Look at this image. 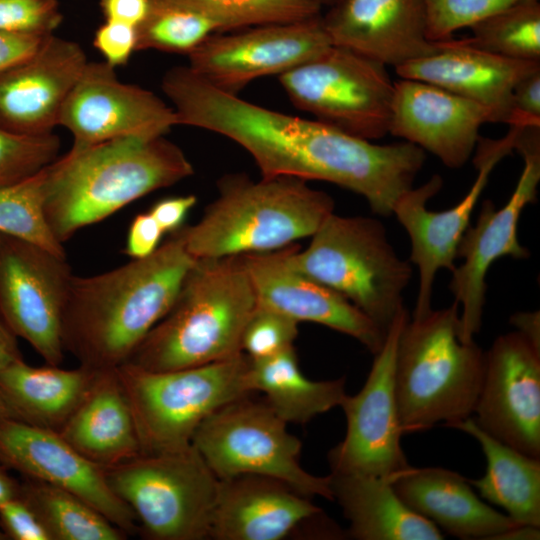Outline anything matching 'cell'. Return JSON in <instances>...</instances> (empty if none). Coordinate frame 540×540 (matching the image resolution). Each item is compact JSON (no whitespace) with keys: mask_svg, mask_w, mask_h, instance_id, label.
Wrapping results in <instances>:
<instances>
[{"mask_svg":"<svg viewBox=\"0 0 540 540\" xmlns=\"http://www.w3.org/2000/svg\"><path fill=\"white\" fill-rule=\"evenodd\" d=\"M216 131L245 149L263 177L330 182L361 195L381 216L392 214L425 162L424 150L410 142L375 144L238 96L221 106Z\"/></svg>","mask_w":540,"mask_h":540,"instance_id":"obj_1","label":"cell"},{"mask_svg":"<svg viewBox=\"0 0 540 540\" xmlns=\"http://www.w3.org/2000/svg\"><path fill=\"white\" fill-rule=\"evenodd\" d=\"M182 227L146 258L92 276L73 275L62 341L79 365L104 370L126 363L170 310L196 260Z\"/></svg>","mask_w":540,"mask_h":540,"instance_id":"obj_2","label":"cell"},{"mask_svg":"<svg viewBox=\"0 0 540 540\" xmlns=\"http://www.w3.org/2000/svg\"><path fill=\"white\" fill-rule=\"evenodd\" d=\"M193 173L185 153L165 135L71 147L45 168L44 214L63 244L82 228Z\"/></svg>","mask_w":540,"mask_h":540,"instance_id":"obj_3","label":"cell"},{"mask_svg":"<svg viewBox=\"0 0 540 540\" xmlns=\"http://www.w3.org/2000/svg\"><path fill=\"white\" fill-rule=\"evenodd\" d=\"M256 305L240 255L196 259L170 310L126 363L171 371L234 357L242 353L243 331Z\"/></svg>","mask_w":540,"mask_h":540,"instance_id":"obj_4","label":"cell"},{"mask_svg":"<svg viewBox=\"0 0 540 540\" xmlns=\"http://www.w3.org/2000/svg\"><path fill=\"white\" fill-rule=\"evenodd\" d=\"M334 207L303 179L228 174L200 220L182 227L185 246L196 259L279 250L311 237Z\"/></svg>","mask_w":540,"mask_h":540,"instance_id":"obj_5","label":"cell"},{"mask_svg":"<svg viewBox=\"0 0 540 540\" xmlns=\"http://www.w3.org/2000/svg\"><path fill=\"white\" fill-rule=\"evenodd\" d=\"M459 305L408 318L398 335L394 388L403 433L445 426L473 415L485 352L458 338Z\"/></svg>","mask_w":540,"mask_h":540,"instance_id":"obj_6","label":"cell"},{"mask_svg":"<svg viewBox=\"0 0 540 540\" xmlns=\"http://www.w3.org/2000/svg\"><path fill=\"white\" fill-rule=\"evenodd\" d=\"M307 248L292 244L290 264L347 298L387 333L405 308L412 267L390 244L384 225L364 216L330 214Z\"/></svg>","mask_w":540,"mask_h":540,"instance_id":"obj_7","label":"cell"},{"mask_svg":"<svg viewBox=\"0 0 540 540\" xmlns=\"http://www.w3.org/2000/svg\"><path fill=\"white\" fill-rule=\"evenodd\" d=\"M250 358L226 360L171 371H148L124 363L116 368L129 402L141 452L185 449L200 424L213 412L250 395Z\"/></svg>","mask_w":540,"mask_h":540,"instance_id":"obj_8","label":"cell"},{"mask_svg":"<svg viewBox=\"0 0 540 540\" xmlns=\"http://www.w3.org/2000/svg\"><path fill=\"white\" fill-rule=\"evenodd\" d=\"M102 468L110 488L133 512L145 538L210 539L220 480L193 445L141 453Z\"/></svg>","mask_w":540,"mask_h":540,"instance_id":"obj_9","label":"cell"},{"mask_svg":"<svg viewBox=\"0 0 540 540\" xmlns=\"http://www.w3.org/2000/svg\"><path fill=\"white\" fill-rule=\"evenodd\" d=\"M266 401L249 395L222 406L197 428L192 445L219 480L260 475L301 495L333 501L329 475L316 476L299 462L302 444Z\"/></svg>","mask_w":540,"mask_h":540,"instance_id":"obj_10","label":"cell"},{"mask_svg":"<svg viewBox=\"0 0 540 540\" xmlns=\"http://www.w3.org/2000/svg\"><path fill=\"white\" fill-rule=\"evenodd\" d=\"M278 78L293 105L319 122L369 141L389 133L394 82L378 61L331 45Z\"/></svg>","mask_w":540,"mask_h":540,"instance_id":"obj_11","label":"cell"},{"mask_svg":"<svg viewBox=\"0 0 540 540\" xmlns=\"http://www.w3.org/2000/svg\"><path fill=\"white\" fill-rule=\"evenodd\" d=\"M524 168L507 203L496 208L491 200L483 201L474 226H468L457 247L463 262L452 271L449 288L461 306L458 338L470 343L480 331L487 285L486 274L499 258H528L529 251L517 236L520 215L527 204L534 203L540 181V127H518L515 146Z\"/></svg>","mask_w":540,"mask_h":540,"instance_id":"obj_12","label":"cell"},{"mask_svg":"<svg viewBox=\"0 0 540 540\" xmlns=\"http://www.w3.org/2000/svg\"><path fill=\"white\" fill-rule=\"evenodd\" d=\"M73 275L67 257L0 232V317L46 364L64 359L62 319Z\"/></svg>","mask_w":540,"mask_h":540,"instance_id":"obj_13","label":"cell"},{"mask_svg":"<svg viewBox=\"0 0 540 540\" xmlns=\"http://www.w3.org/2000/svg\"><path fill=\"white\" fill-rule=\"evenodd\" d=\"M409 318L403 308L390 326L361 390L340 405L347 429L328 453L331 473L392 479L410 465L401 446L403 433L394 388V361L399 332Z\"/></svg>","mask_w":540,"mask_h":540,"instance_id":"obj_14","label":"cell"},{"mask_svg":"<svg viewBox=\"0 0 540 540\" xmlns=\"http://www.w3.org/2000/svg\"><path fill=\"white\" fill-rule=\"evenodd\" d=\"M517 128L510 126L505 137L497 140L479 137L473 163L478 170L468 193L455 206L430 211L427 202L442 187V178L433 175L426 183L403 193L392 214L405 228L411 240L410 263L419 270V291L413 317L429 312L436 273L453 271L460 239L469 226L471 214L482 194L493 168L514 150Z\"/></svg>","mask_w":540,"mask_h":540,"instance_id":"obj_15","label":"cell"},{"mask_svg":"<svg viewBox=\"0 0 540 540\" xmlns=\"http://www.w3.org/2000/svg\"><path fill=\"white\" fill-rule=\"evenodd\" d=\"M332 42L322 16L209 36L188 55L189 67L213 86L233 94L251 81L285 72L326 51Z\"/></svg>","mask_w":540,"mask_h":540,"instance_id":"obj_16","label":"cell"},{"mask_svg":"<svg viewBox=\"0 0 540 540\" xmlns=\"http://www.w3.org/2000/svg\"><path fill=\"white\" fill-rule=\"evenodd\" d=\"M115 69L105 61H88L69 92L58 125L72 134V148L164 136L179 125L172 106L148 89L122 82Z\"/></svg>","mask_w":540,"mask_h":540,"instance_id":"obj_17","label":"cell"},{"mask_svg":"<svg viewBox=\"0 0 540 540\" xmlns=\"http://www.w3.org/2000/svg\"><path fill=\"white\" fill-rule=\"evenodd\" d=\"M473 414L492 437L540 458V349L518 331L498 336L485 352Z\"/></svg>","mask_w":540,"mask_h":540,"instance_id":"obj_18","label":"cell"},{"mask_svg":"<svg viewBox=\"0 0 540 540\" xmlns=\"http://www.w3.org/2000/svg\"><path fill=\"white\" fill-rule=\"evenodd\" d=\"M0 464L79 496L127 535L138 531L133 512L112 491L103 468L57 432L14 419L0 421Z\"/></svg>","mask_w":540,"mask_h":540,"instance_id":"obj_19","label":"cell"},{"mask_svg":"<svg viewBox=\"0 0 540 540\" xmlns=\"http://www.w3.org/2000/svg\"><path fill=\"white\" fill-rule=\"evenodd\" d=\"M288 249L240 255L257 306L280 312L298 323L324 325L353 337L373 354L379 352L387 333L343 295L296 270L288 260Z\"/></svg>","mask_w":540,"mask_h":540,"instance_id":"obj_20","label":"cell"},{"mask_svg":"<svg viewBox=\"0 0 540 540\" xmlns=\"http://www.w3.org/2000/svg\"><path fill=\"white\" fill-rule=\"evenodd\" d=\"M487 122H495L493 113L474 101L424 81L394 82L389 133L434 154L449 168L468 161Z\"/></svg>","mask_w":540,"mask_h":540,"instance_id":"obj_21","label":"cell"},{"mask_svg":"<svg viewBox=\"0 0 540 540\" xmlns=\"http://www.w3.org/2000/svg\"><path fill=\"white\" fill-rule=\"evenodd\" d=\"M87 62L78 43L47 36L32 55L0 73V127L25 135L53 132Z\"/></svg>","mask_w":540,"mask_h":540,"instance_id":"obj_22","label":"cell"},{"mask_svg":"<svg viewBox=\"0 0 540 540\" xmlns=\"http://www.w3.org/2000/svg\"><path fill=\"white\" fill-rule=\"evenodd\" d=\"M332 45L394 68L432 54L422 0H339L322 17Z\"/></svg>","mask_w":540,"mask_h":540,"instance_id":"obj_23","label":"cell"},{"mask_svg":"<svg viewBox=\"0 0 540 540\" xmlns=\"http://www.w3.org/2000/svg\"><path fill=\"white\" fill-rule=\"evenodd\" d=\"M323 514L286 483L266 476L220 480L210 539L281 540Z\"/></svg>","mask_w":540,"mask_h":540,"instance_id":"obj_24","label":"cell"},{"mask_svg":"<svg viewBox=\"0 0 540 540\" xmlns=\"http://www.w3.org/2000/svg\"><path fill=\"white\" fill-rule=\"evenodd\" d=\"M430 55L395 68L404 79L424 81L474 101L493 113L495 122L508 124L515 84L540 69V61L499 56L452 38L437 42Z\"/></svg>","mask_w":540,"mask_h":540,"instance_id":"obj_25","label":"cell"},{"mask_svg":"<svg viewBox=\"0 0 540 540\" xmlns=\"http://www.w3.org/2000/svg\"><path fill=\"white\" fill-rule=\"evenodd\" d=\"M391 484L411 510L461 539L491 540L518 525L485 503L465 477L451 470L409 466L394 475Z\"/></svg>","mask_w":540,"mask_h":540,"instance_id":"obj_26","label":"cell"},{"mask_svg":"<svg viewBox=\"0 0 540 540\" xmlns=\"http://www.w3.org/2000/svg\"><path fill=\"white\" fill-rule=\"evenodd\" d=\"M58 433L101 467L122 463L142 453L116 368L97 371L87 394Z\"/></svg>","mask_w":540,"mask_h":540,"instance_id":"obj_27","label":"cell"},{"mask_svg":"<svg viewBox=\"0 0 540 540\" xmlns=\"http://www.w3.org/2000/svg\"><path fill=\"white\" fill-rule=\"evenodd\" d=\"M333 500L357 540H441L439 528L411 510L397 495L391 479L368 475H329Z\"/></svg>","mask_w":540,"mask_h":540,"instance_id":"obj_28","label":"cell"},{"mask_svg":"<svg viewBox=\"0 0 540 540\" xmlns=\"http://www.w3.org/2000/svg\"><path fill=\"white\" fill-rule=\"evenodd\" d=\"M98 370L79 365L31 366L23 359L0 372V389L14 420L59 432L90 389Z\"/></svg>","mask_w":540,"mask_h":540,"instance_id":"obj_29","label":"cell"},{"mask_svg":"<svg viewBox=\"0 0 540 540\" xmlns=\"http://www.w3.org/2000/svg\"><path fill=\"white\" fill-rule=\"evenodd\" d=\"M472 436L486 458L485 474L467 479L480 497L503 508L514 522L540 527V458L497 440L470 416L450 424Z\"/></svg>","mask_w":540,"mask_h":540,"instance_id":"obj_30","label":"cell"},{"mask_svg":"<svg viewBox=\"0 0 540 540\" xmlns=\"http://www.w3.org/2000/svg\"><path fill=\"white\" fill-rule=\"evenodd\" d=\"M247 385L251 393L263 392L267 404L286 423L305 424L340 406L347 395L344 377L329 381L307 378L294 346L266 358H250Z\"/></svg>","mask_w":540,"mask_h":540,"instance_id":"obj_31","label":"cell"},{"mask_svg":"<svg viewBox=\"0 0 540 540\" xmlns=\"http://www.w3.org/2000/svg\"><path fill=\"white\" fill-rule=\"evenodd\" d=\"M19 496L36 513L51 540H123L127 534L79 496L24 477Z\"/></svg>","mask_w":540,"mask_h":540,"instance_id":"obj_32","label":"cell"},{"mask_svg":"<svg viewBox=\"0 0 540 540\" xmlns=\"http://www.w3.org/2000/svg\"><path fill=\"white\" fill-rule=\"evenodd\" d=\"M465 42L510 59L540 61L539 0L517 1L470 26Z\"/></svg>","mask_w":540,"mask_h":540,"instance_id":"obj_33","label":"cell"},{"mask_svg":"<svg viewBox=\"0 0 540 540\" xmlns=\"http://www.w3.org/2000/svg\"><path fill=\"white\" fill-rule=\"evenodd\" d=\"M149 10L137 27V51L191 54L209 36L220 32L210 17L173 0H149Z\"/></svg>","mask_w":540,"mask_h":540,"instance_id":"obj_34","label":"cell"},{"mask_svg":"<svg viewBox=\"0 0 540 540\" xmlns=\"http://www.w3.org/2000/svg\"><path fill=\"white\" fill-rule=\"evenodd\" d=\"M45 169L20 183L0 188V232L35 243L66 257L63 244L44 214Z\"/></svg>","mask_w":540,"mask_h":540,"instance_id":"obj_35","label":"cell"},{"mask_svg":"<svg viewBox=\"0 0 540 540\" xmlns=\"http://www.w3.org/2000/svg\"><path fill=\"white\" fill-rule=\"evenodd\" d=\"M215 21L220 32L253 26L304 21L320 16L310 0H173Z\"/></svg>","mask_w":540,"mask_h":540,"instance_id":"obj_36","label":"cell"},{"mask_svg":"<svg viewBox=\"0 0 540 540\" xmlns=\"http://www.w3.org/2000/svg\"><path fill=\"white\" fill-rule=\"evenodd\" d=\"M61 141L53 132L25 135L0 127V188L29 179L53 163Z\"/></svg>","mask_w":540,"mask_h":540,"instance_id":"obj_37","label":"cell"},{"mask_svg":"<svg viewBox=\"0 0 540 540\" xmlns=\"http://www.w3.org/2000/svg\"><path fill=\"white\" fill-rule=\"evenodd\" d=\"M517 1L520 0H422L427 38L432 42L450 39L457 30Z\"/></svg>","mask_w":540,"mask_h":540,"instance_id":"obj_38","label":"cell"},{"mask_svg":"<svg viewBox=\"0 0 540 540\" xmlns=\"http://www.w3.org/2000/svg\"><path fill=\"white\" fill-rule=\"evenodd\" d=\"M297 335V321L256 305L244 328L241 349L253 360L262 359L294 346Z\"/></svg>","mask_w":540,"mask_h":540,"instance_id":"obj_39","label":"cell"},{"mask_svg":"<svg viewBox=\"0 0 540 540\" xmlns=\"http://www.w3.org/2000/svg\"><path fill=\"white\" fill-rule=\"evenodd\" d=\"M62 20L57 0H0V32L47 37Z\"/></svg>","mask_w":540,"mask_h":540,"instance_id":"obj_40","label":"cell"},{"mask_svg":"<svg viewBox=\"0 0 540 540\" xmlns=\"http://www.w3.org/2000/svg\"><path fill=\"white\" fill-rule=\"evenodd\" d=\"M93 46L114 68L127 64L137 51V27L105 20L94 33Z\"/></svg>","mask_w":540,"mask_h":540,"instance_id":"obj_41","label":"cell"},{"mask_svg":"<svg viewBox=\"0 0 540 540\" xmlns=\"http://www.w3.org/2000/svg\"><path fill=\"white\" fill-rule=\"evenodd\" d=\"M0 529L7 539L51 540L36 513L19 495L0 506Z\"/></svg>","mask_w":540,"mask_h":540,"instance_id":"obj_42","label":"cell"},{"mask_svg":"<svg viewBox=\"0 0 540 540\" xmlns=\"http://www.w3.org/2000/svg\"><path fill=\"white\" fill-rule=\"evenodd\" d=\"M509 126H540V69L523 78L511 94Z\"/></svg>","mask_w":540,"mask_h":540,"instance_id":"obj_43","label":"cell"},{"mask_svg":"<svg viewBox=\"0 0 540 540\" xmlns=\"http://www.w3.org/2000/svg\"><path fill=\"white\" fill-rule=\"evenodd\" d=\"M163 235L161 227L148 211L140 213L129 225L124 253L131 259L146 258L158 249Z\"/></svg>","mask_w":540,"mask_h":540,"instance_id":"obj_44","label":"cell"},{"mask_svg":"<svg viewBox=\"0 0 540 540\" xmlns=\"http://www.w3.org/2000/svg\"><path fill=\"white\" fill-rule=\"evenodd\" d=\"M197 197L192 194L171 196L154 203L149 213L165 233H173L183 226V222L196 205Z\"/></svg>","mask_w":540,"mask_h":540,"instance_id":"obj_45","label":"cell"},{"mask_svg":"<svg viewBox=\"0 0 540 540\" xmlns=\"http://www.w3.org/2000/svg\"><path fill=\"white\" fill-rule=\"evenodd\" d=\"M45 38L0 32V73L32 55Z\"/></svg>","mask_w":540,"mask_h":540,"instance_id":"obj_46","label":"cell"},{"mask_svg":"<svg viewBox=\"0 0 540 540\" xmlns=\"http://www.w3.org/2000/svg\"><path fill=\"white\" fill-rule=\"evenodd\" d=\"M149 0H99L105 20L118 21L138 27L149 10Z\"/></svg>","mask_w":540,"mask_h":540,"instance_id":"obj_47","label":"cell"},{"mask_svg":"<svg viewBox=\"0 0 540 540\" xmlns=\"http://www.w3.org/2000/svg\"><path fill=\"white\" fill-rule=\"evenodd\" d=\"M21 359L17 336L0 317V372Z\"/></svg>","mask_w":540,"mask_h":540,"instance_id":"obj_48","label":"cell"},{"mask_svg":"<svg viewBox=\"0 0 540 540\" xmlns=\"http://www.w3.org/2000/svg\"><path fill=\"white\" fill-rule=\"evenodd\" d=\"M510 323L517 331L527 338L535 347L540 349V313L517 312L510 318Z\"/></svg>","mask_w":540,"mask_h":540,"instance_id":"obj_49","label":"cell"},{"mask_svg":"<svg viewBox=\"0 0 540 540\" xmlns=\"http://www.w3.org/2000/svg\"><path fill=\"white\" fill-rule=\"evenodd\" d=\"M540 527L518 524L491 538V540H538Z\"/></svg>","mask_w":540,"mask_h":540,"instance_id":"obj_50","label":"cell"},{"mask_svg":"<svg viewBox=\"0 0 540 540\" xmlns=\"http://www.w3.org/2000/svg\"><path fill=\"white\" fill-rule=\"evenodd\" d=\"M20 481L8 473V468L0 464V506L19 495Z\"/></svg>","mask_w":540,"mask_h":540,"instance_id":"obj_51","label":"cell"},{"mask_svg":"<svg viewBox=\"0 0 540 540\" xmlns=\"http://www.w3.org/2000/svg\"><path fill=\"white\" fill-rule=\"evenodd\" d=\"M5 419H13V417L0 389V421Z\"/></svg>","mask_w":540,"mask_h":540,"instance_id":"obj_52","label":"cell"},{"mask_svg":"<svg viewBox=\"0 0 540 540\" xmlns=\"http://www.w3.org/2000/svg\"><path fill=\"white\" fill-rule=\"evenodd\" d=\"M316 4H318L319 6H322V5H334L335 3H337L339 0H310Z\"/></svg>","mask_w":540,"mask_h":540,"instance_id":"obj_53","label":"cell"},{"mask_svg":"<svg viewBox=\"0 0 540 540\" xmlns=\"http://www.w3.org/2000/svg\"><path fill=\"white\" fill-rule=\"evenodd\" d=\"M0 540H7V537H6L5 534L1 531V529H0Z\"/></svg>","mask_w":540,"mask_h":540,"instance_id":"obj_54","label":"cell"}]
</instances>
